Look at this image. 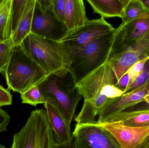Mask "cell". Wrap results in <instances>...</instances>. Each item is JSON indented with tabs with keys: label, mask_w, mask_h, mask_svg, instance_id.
<instances>
[{
	"label": "cell",
	"mask_w": 149,
	"mask_h": 148,
	"mask_svg": "<svg viewBox=\"0 0 149 148\" xmlns=\"http://www.w3.org/2000/svg\"><path fill=\"white\" fill-rule=\"evenodd\" d=\"M67 70L48 76L38 84L46 101L54 106L71 127L77 105L82 96Z\"/></svg>",
	"instance_id": "cell-1"
},
{
	"label": "cell",
	"mask_w": 149,
	"mask_h": 148,
	"mask_svg": "<svg viewBox=\"0 0 149 148\" xmlns=\"http://www.w3.org/2000/svg\"><path fill=\"white\" fill-rule=\"evenodd\" d=\"M4 74L8 89L21 94L48 77L22 43L14 47Z\"/></svg>",
	"instance_id": "cell-2"
},
{
	"label": "cell",
	"mask_w": 149,
	"mask_h": 148,
	"mask_svg": "<svg viewBox=\"0 0 149 148\" xmlns=\"http://www.w3.org/2000/svg\"><path fill=\"white\" fill-rule=\"evenodd\" d=\"M22 44L31 57L47 76L67 70L70 56L60 42L31 33Z\"/></svg>",
	"instance_id": "cell-3"
},
{
	"label": "cell",
	"mask_w": 149,
	"mask_h": 148,
	"mask_svg": "<svg viewBox=\"0 0 149 148\" xmlns=\"http://www.w3.org/2000/svg\"><path fill=\"white\" fill-rule=\"evenodd\" d=\"M115 31L94 39L71 57L67 71L75 85L108 61Z\"/></svg>",
	"instance_id": "cell-4"
},
{
	"label": "cell",
	"mask_w": 149,
	"mask_h": 148,
	"mask_svg": "<svg viewBox=\"0 0 149 148\" xmlns=\"http://www.w3.org/2000/svg\"><path fill=\"white\" fill-rule=\"evenodd\" d=\"M56 141L43 109L31 112L25 125L15 134L11 148H54Z\"/></svg>",
	"instance_id": "cell-5"
},
{
	"label": "cell",
	"mask_w": 149,
	"mask_h": 148,
	"mask_svg": "<svg viewBox=\"0 0 149 148\" xmlns=\"http://www.w3.org/2000/svg\"><path fill=\"white\" fill-rule=\"evenodd\" d=\"M115 29L103 17L88 20L83 26L70 31L59 42L63 44L71 58L94 39L107 34Z\"/></svg>",
	"instance_id": "cell-6"
},
{
	"label": "cell",
	"mask_w": 149,
	"mask_h": 148,
	"mask_svg": "<svg viewBox=\"0 0 149 148\" xmlns=\"http://www.w3.org/2000/svg\"><path fill=\"white\" fill-rule=\"evenodd\" d=\"M72 135L75 148H121L112 135L97 121L76 124Z\"/></svg>",
	"instance_id": "cell-7"
},
{
	"label": "cell",
	"mask_w": 149,
	"mask_h": 148,
	"mask_svg": "<svg viewBox=\"0 0 149 148\" xmlns=\"http://www.w3.org/2000/svg\"><path fill=\"white\" fill-rule=\"evenodd\" d=\"M147 39H149V13L115 30L109 58L134 43Z\"/></svg>",
	"instance_id": "cell-8"
},
{
	"label": "cell",
	"mask_w": 149,
	"mask_h": 148,
	"mask_svg": "<svg viewBox=\"0 0 149 148\" xmlns=\"http://www.w3.org/2000/svg\"><path fill=\"white\" fill-rule=\"evenodd\" d=\"M69 32L65 23L60 21L54 14L52 6L46 11H43L36 0L31 33L59 41Z\"/></svg>",
	"instance_id": "cell-9"
},
{
	"label": "cell",
	"mask_w": 149,
	"mask_h": 148,
	"mask_svg": "<svg viewBox=\"0 0 149 148\" xmlns=\"http://www.w3.org/2000/svg\"><path fill=\"white\" fill-rule=\"evenodd\" d=\"M97 123L112 135L121 148H141L149 137V126L130 127L120 122Z\"/></svg>",
	"instance_id": "cell-10"
},
{
	"label": "cell",
	"mask_w": 149,
	"mask_h": 148,
	"mask_svg": "<svg viewBox=\"0 0 149 148\" xmlns=\"http://www.w3.org/2000/svg\"><path fill=\"white\" fill-rule=\"evenodd\" d=\"M143 103L149 105V78L141 86L120 97L109 99L102 109L98 123H102L114 114L130 109Z\"/></svg>",
	"instance_id": "cell-11"
},
{
	"label": "cell",
	"mask_w": 149,
	"mask_h": 148,
	"mask_svg": "<svg viewBox=\"0 0 149 148\" xmlns=\"http://www.w3.org/2000/svg\"><path fill=\"white\" fill-rule=\"evenodd\" d=\"M117 83L115 75L108 61L75 85L84 101H89L100 92L108 84L116 85Z\"/></svg>",
	"instance_id": "cell-12"
},
{
	"label": "cell",
	"mask_w": 149,
	"mask_h": 148,
	"mask_svg": "<svg viewBox=\"0 0 149 148\" xmlns=\"http://www.w3.org/2000/svg\"><path fill=\"white\" fill-rule=\"evenodd\" d=\"M149 57V39L134 43L120 53L109 57L108 61L115 75L117 83L133 65Z\"/></svg>",
	"instance_id": "cell-13"
},
{
	"label": "cell",
	"mask_w": 149,
	"mask_h": 148,
	"mask_svg": "<svg viewBox=\"0 0 149 148\" xmlns=\"http://www.w3.org/2000/svg\"><path fill=\"white\" fill-rule=\"evenodd\" d=\"M49 124L56 143L63 144L70 141L72 137L71 127L67 124L58 110L46 101L44 104Z\"/></svg>",
	"instance_id": "cell-14"
},
{
	"label": "cell",
	"mask_w": 149,
	"mask_h": 148,
	"mask_svg": "<svg viewBox=\"0 0 149 148\" xmlns=\"http://www.w3.org/2000/svg\"><path fill=\"white\" fill-rule=\"evenodd\" d=\"M120 122L130 127H148L149 126V106L118 112L107 118L103 122Z\"/></svg>",
	"instance_id": "cell-15"
},
{
	"label": "cell",
	"mask_w": 149,
	"mask_h": 148,
	"mask_svg": "<svg viewBox=\"0 0 149 148\" xmlns=\"http://www.w3.org/2000/svg\"><path fill=\"white\" fill-rule=\"evenodd\" d=\"M88 20L83 0H66L64 23L70 32L83 26Z\"/></svg>",
	"instance_id": "cell-16"
},
{
	"label": "cell",
	"mask_w": 149,
	"mask_h": 148,
	"mask_svg": "<svg viewBox=\"0 0 149 148\" xmlns=\"http://www.w3.org/2000/svg\"><path fill=\"white\" fill-rule=\"evenodd\" d=\"M129 0H87L94 12L103 18H122L123 11Z\"/></svg>",
	"instance_id": "cell-17"
},
{
	"label": "cell",
	"mask_w": 149,
	"mask_h": 148,
	"mask_svg": "<svg viewBox=\"0 0 149 148\" xmlns=\"http://www.w3.org/2000/svg\"><path fill=\"white\" fill-rule=\"evenodd\" d=\"M109 99L100 92L89 101H84L83 107L75 118L76 124L94 122L102 109Z\"/></svg>",
	"instance_id": "cell-18"
},
{
	"label": "cell",
	"mask_w": 149,
	"mask_h": 148,
	"mask_svg": "<svg viewBox=\"0 0 149 148\" xmlns=\"http://www.w3.org/2000/svg\"><path fill=\"white\" fill-rule=\"evenodd\" d=\"M36 3V0H29L23 16L16 29L12 35V40L15 46L22 43L25 38L31 33Z\"/></svg>",
	"instance_id": "cell-19"
},
{
	"label": "cell",
	"mask_w": 149,
	"mask_h": 148,
	"mask_svg": "<svg viewBox=\"0 0 149 148\" xmlns=\"http://www.w3.org/2000/svg\"><path fill=\"white\" fill-rule=\"evenodd\" d=\"M12 0H4L0 5V42L12 36L11 7Z\"/></svg>",
	"instance_id": "cell-20"
},
{
	"label": "cell",
	"mask_w": 149,
	"mask_h": 148,
	"mask_svg": "<svg viewBox=\"0 0 149 148\" xmlns=\"http://www.w3.org/2000/svg\"><path fill=\"white\" fill-rule=\"evenodd\" d=\"M148 13L141 0H129L124 9L120 25H126Z\"/></svg>",
	"instance_id": "cell-21"
},
{
	"label": "cell",
	"mask_w": 149,
	"mask_h": 148,
	"mask_svg": "<svg viewBox=\"0 0 149 148\" xmlns=\"http://www.w3.org/2000/svg\"><path fill=\"white\" fill-rule=\"evenodd\" d=\"M22 103L36 107L40 104L46 103V100L41 93L38 86L31 88L21 94Z\"/></svg>",
	"instance_id": "cell-22"
},
{
	"label": "cell",
	"mask_w": 149,
	"mask_h": 148,
	"mask_svg": "<svg viewBox=\"0 0 149 148\" xmlns=\"http://www.w3.org/2000/svg\"><path fill=\"white\" fill-rule=\"evenodd\" d=\"M29 0H12L11 7L12 35L25 12Z\"/></svg>",
	"instance_id": "cell-23"
},
{
	"label": "cell",
	"mask_w": 149,
	"mask_h": 148,
	"mask_svg": "<svg viewBox=\"0 0 149 148\" xmlns=\"http://www.w3.org/2000/svg\"><path fill=\"white\" fill-rule=\"evenodd\" d=\"M14 47L12 36L7 41L0 42V73L5 72Z\"/></svg>",
	"instance_id": "cell-24"
},
{
	"label": "cell",
	"mask_w": 149,
	"mask_h": 148,
	"mask_svg": "<svg viewBox=\"0 0 149 148\" xmlns=\"http://www.w3.org/2000/svg\"><path fill=\"white\" fill-rule=\"evenodd\" d=\"M149 60V57H146L140 60L133 65L127 71V72L129 76V87L132 85V83L139 76V74H141V72L143 70L144 68L145 64Z\"/></svg>",
	"instance_id": "cell-25"
},
{
	"label": "cell",
	"mask_w": 149,
	"mask_h": 148,
	"mask_svg": "<svg viewBox=\"0 0 149 148\" xmlns=\"http://www.w3.org/2000/svg\"><path fill=\"white\" fill-rule=\"evenodd\" d=\"M149 78V60L146 63L144 66V68L142 71L139 74L135 81L132 83V85L129 87L126 93L130 92L137 88L141 86L145 83ZM125 94V93H124Z\"/></svg>",
	"instance_id": "cell-26"
},
{
	"label": "cell",
	"mask_w": 149,
	"mask_h": 148,
	"mask_svg": "<svg viewBox=\"0 0 149 148\" xmlns=\"http://www.w3.org/2000/svg\"><path fill=\"white\" fill-rule=\"evenodd\" d=\"M66 0H52V9L56 17L64 23Z\"/></svg>",
	"instance_id": "cell-27"
},
{
	"label": "cell",
	"mask_w": 149,
	"mask_h": 148,
	"mask_svg": "<svg viewBox=\"0 0 149 148\" xmlns=\"http://www.w3.org/2000/svg\"><path fill=\"white\" fill-rule=\"evenodd\" d=\"M100 92L109 99L120 97L124 94V92L119 89L116 85L111 84H108L104 86Z\"/></svg>",
	"instance_id": "cell-28"
},
{
	"label": "cell",
	"mask_w": 149,
	"mask_h": 148,
	"mask_svg": "<svg viewBox=\"0 0 149 148\" xmlns=\"http://www.w3.org/2000/svg\"><path fill=\"white\" fill-rule=\"evenodd\" d=\"M12 103V95L8 89L0 85V107L10 106Z\"/></svg>",
	"instance_id": "cell-29"
},
{
	"label": "cell",
	"mask_w": 149,
	"mask_h": 148,
	"mask_svg": "<svg viewBox=\"0 0 149 148\" xmlns=\"http://www.w3.org/2000/svg\"><path fill=\"white\" fill-rule=\"evenodd\" d=\"M10 116L8 114L0 108V133L7 131V127L9 123Z\"/></svg>",
	"instance_id": "cell-30"
},
{
	"label": "cell",
	"mask_w": 149,
	"mask_h": 148,
	"mask_svg": "<svg viewBox=\"0 0 149 148\" xmlns=\"http://www.w3.org/2000/svg\"><path fill=\"white\" fill-rule=\"evenodd\" d=\"M130 86V79L128 74L126 72L121 78L118 81L116 86L119 89L124 92L126 93Z\"/></svg>",
	"instance_id": "cell-31"
},
{
	"label": "cell",
	"mask_w": 149,
	"mask_h": 148,
	"mask_svg": "<svg viewBox=\"0 0 149 148\" xmlns=\"http://www.w3.org/2000/svg\"><path fill=\"white\" fill-rule=\"evenodd\" d=\"M54 148H75L74 147V137L66 143L60 144L56 142Z\"/></svg>",
	"instance_id": "cell-32"
},
{
	"label": "cell",
	"mask_w": 149,
	"mask_h": 148,
	"mask_svg": "<svg viewBox=\"0 0 149 148\" xmlns=\"http://www.w3.org/2000/svg\"><path fill=\"white\" fill-rule=\"evenodd\" d=\"M141 1L145 8L149 12V0H141Z\"/></svg>",
	"instance_id": "cell-33"
},
{
	"label": "cell",
	"mask_w": 149,
	"mask_h": 148,
	"mask_svg": "<svg viewBox=\"0 0 149 148\" xmlns=\"http://www.w3.org/2000/svg\"><path fill=\"white\" fill-rule=\"evenodd\" d=\"M141 148H149V137Z\"/></svg>",
	"instance_id": "cell-34"
},
{
	"label": "cell",
	"mask_w": 149,
	"mask_h": 148,
	"mask_svg": "<svg viewBox=\"0 0 149 148\" xmlns=\"http://www.w3.org/2000/svg\"><path fill=\"white\" fill-rule=\"evenodd\" d=\"M4 0H0V5L3 2Z\"/></svg>",
	"instance_id": "cell-35"
},
{
	"label": "cell",
	"mask_w": 149,
	"mask_h": 148,
	"mask_svg": "<svg viewBox=\"0 0 149 148\" xmlns=\"http://www.w3.org/2000/svg\"><path fill=\"white\" fill-rule=\"evenodd\" d=\"M0 148H5V147H3V146L1 145V144H0Z\"/></svg>",
	"instance_id": "cell-36"
}]
</instances>
